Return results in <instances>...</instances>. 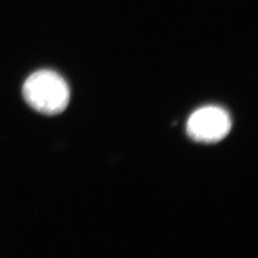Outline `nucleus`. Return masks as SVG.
<instances>
[{
  "label": "nucleus",
  "instance_id": "nucleus-2",
  "mask_svg": "<svg viewBox=\"0 0 258 258\" xmlns=\"http://www.w3.org/2000/svg\"><path fill=\"white\" fill-rule=\"evenodd\" d=\"M231 119L223 108L209 105L200 108L190 115L186 124L189 137L201 143H217L229 134Z\"/></svg>",
  "mask_w": 258,
  "mask_h": 258
},
{
  "label": "nucleus",
  "instance_id": "nucleus-1",
  "mask_svg": "<svg viewBox=\"0 0 258 258\" xmlns=\"http://www.w3.org/2000/svg\"><path fill=\"white\" fill-rule=\"evenodd\" d=\"M26 102L34 110L44 115H55L68 106L71 91L62 76L52 71L32 74L23 86Z\"/></svg>",
  "mask_w": 258,
  "mask_h": 258
}]
</instances>
